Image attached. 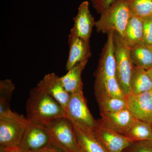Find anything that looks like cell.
Wrapping results in <instances>:
<instances>
[{
	"instance_id": "29",
	"label": "cell",
	"mask_w": 152,
	"mask_h": 152,
	"mask_svg": "<svg viewBox=\"0 0 152 152\" xmlns=\"http://www.w3.org/2000/svg\"><path fill=\"white\" fill-rule=\"evenodd\" d=\"M147 71V72H148V75L151 78V80L152 81V67L150 68V69H149Z\"/></svg>"
},
{
	"instance_id": "27",
	"label": "cell",
	"mask_w": 152,
	"mask_h": 152,
	"mask_svg": "<svg viewBox=\"0 0 152 152\" xmlns=\"http://www.w3.org/2000/svg\"><path fill=\"white\" fill-rule=\"evenodd\" d=\"M36 152H67L61 147L57 145L54 142Z\"/></svg>"
},
{
	"instance_id": "4",
	"label": "cell",
	"mask_w": 152,
	"mask_h": 152,
	"mask_svg": "<svg viewBox=\"0 0 152 152\" xmlns=\"http://www.w3.org/2000/svg\"><path fill=\"white\" fill-rule=\"evenodd\" d=\"M114 34V31L107 34V39L102 50L97 68L94 75L96 97L104 94L110 79L116 77Z\"/></svg>"
},
{
	"instance_id": "32",
	"label": "cell",
	"mask_w": 152,
	"mask_h": 152,
	"mask_svg": "<svg viewBox=\"0 0 152 152\" xmlns=\"http://www.w3.org/2000/svg\"><path fill=\"white\" fill-rule=\"evenodd\" d=\"M151 125H152V122L151 123Z\"/></svg>"
},
{
	"instance_id": "1",
	"label": "cell",
	"mask_w": 152,
	"mask_h": 152,
	"mask_svg": "<svg viewBox=\"0 0 152 152\" xmlns=\"http://www.w3.org/2000/svg\"><path fill=\"white\" fill-rule=\"evenodd\" d=\"M26 110L29 121L46 126L55 120L66 118L62 106L37 86L30 91Z\"/></svg>"
},
{
	"instance_id": "23",
	"label": "cell",
	"mask_w": 152,
	"mask_h": 152,
	"mask_svg": "<svg viewBox=\"0 0 152 152\" xmlns=\"http://www.w3.org/2000/svg\"><path fill=\"white\" fill-rule=\"evenodd\" d=\"M131 12L142 18L152 15V0H125Z\"/></svg>"
},
{
	"instance_id": "3",
	"label": "cell",
	"mask_w": 152,
	"mask_h": 152,
	"mask_svg": "<svg viewBox=\"0 0 152 152\" xmlns=\"http://www.w3.org/2000/svg\"><path fill=\"white\" fill-rule=\"evenodd\" d=\"M131 14L125 0H116L100 14L95 26L98 32L108 34L116 32L123 37Z\"/></svg>"
},
{
	"instance_id": "19",
	"label": "cell",
	"mask_w": 152,
	"mask_h": 152,
	"mask_svg": "<svg viewBox=\"0 0 152 152\" xmlns=\"http://www.w3.org/2000/svg\"><path fill=\"white\" fill-rule=\"evenodd\" d=\"M74 129L79 146L84 152H107L96 138L94 133L85 132L75 127Z\"/></svg>"
},
{
	"instance_id": "20",
	"label": "cell",
	"mask_w": 152,
	"mask_h": 152,
	"mask_svg": "<svg viewBox=\"0 0 152 152\" xmlns=\"http://www.w3.org/2000/svg\"><path fill=\"white\" fill-rule=\"evenodd\" d=\"M125 136L130 139L133 142L151 140V124L136 119Z\"/></svg>"
},
{
	"instance_id": "8",
	"label": "cell",
	"mask_w": 152,
	"mask_h": 152,
	"mask_svg": "<svg viewBox=\"0 0 152 152\" xmlns=\"http://www.w3.org/2000/svg\"><path fill=\"white\" fill-rule=\"evenodd\" d=\"M53 142L46 126L30 121L19 149L22 152H36Z\"/></svg>"
},
{
	"instance_id": "7",
	"label": "cell",
	"mask_w": 152,
	"mask_h": 152,
	"mask_svg": "<svg viewBox=\"0 0 152 152\" xmlns=\"http://www.w3.org/2000/svg\"><path fill=\"white\" fill-rule=\"evenodd\" d=\"M46 127L54 142L66 152L80 151L73 125L66 118L55 120Z\"/></svg>"
},
{
	"instance_id": "10",
	"label": "cell",
	"mask_w": 152,
	"mask_h": 152,
	"mask_svg": "<svg viewBox=\"0 0 152 152\" xmlns=\"http://www.w3.org/2000/svg\"><path fill=\"white\" fill-rule=\"evenodd\" d=\"M73 20L74 24L70 33L84 40L90 42L96 22L90 12L88 1H84L80 5L77 13Z\"/></svg>"
},
{
	"instance_id": "2",
	"label": "cell",
	"mask_w": 152,
	"mask_h": 152,
	"mask_svg": "<svg viewBox=\"0 0 152 152\" xmlns=\"http://www.w3.org/2000/svg\"><path fill=\"white\" fill-rule=\"evenodd\" d=\"M29 121L11 111L0 116V151L19 148Z\"/></svg>"
},
{
	"instance_id": "26",
	"label": "cell",
	"mask_w": 152,
	"mask_h": 152,
	"mask_svg": "<svg viewBox=\"0 0 152 152\" xmlns=\"http://www.w3.org/2000/svg\"><path fill=\"white\" fill-rule=\"evenodd\" d=\"M93 7L98 14H101L108 8L116 0H90Z\"/></svg>"
},
{
	"instance_id": "18",
	"label": "cell",
	"mask_w": 152,
	"mask_h": 152,
	"mask_svg": "<svg viewBox=\"0 0 152 152\" xmlns=\"http://www.w3.org/2000/svg\"><path fill=\"white\" fill-rule=\"evenodd\" d=\"M131 92L138 94L152 91V81L147 71L142 68H133L130 82Z\"/></svg>"
},
{
	"instance_id": "28",
	"label": "cell",
	"mask_w": 152,
	"mask_h": 152,
	"mask_svg": "<svg viewBox=\"0 0 152 152\" xmlns=\"http://www.w3.org/2000/svg\"><path fill=\"white\" fill-rule=\"evenodd\" d=\"M1 152H22L19 148L12 149L0 151Z\"/></svg>"
},
{
	"instance_id": "25",
	"label": "cell",
	"mask_w": 152,
	"mask_h": 152,
	"mask_svg": "<svg viewBox=\"0 0 152 152\" xmlns=\"http://www.w3.org/2000/svg\"><path fill=\"white\" fill-rule=\"evenodd\" d=\"M143 42L152 47V15L143 18Z\"/></svg>"
},
{
	"instance_id": "11",
	"label": "cell",
	"mask_w": 152,
	"mask_h": 152,
	"mask_svg": "<svg viewBox=\"0 0 152 152\" xmlns=\"http://www.w3.org/2000/svg\"><path fill=\"white\" fill-rule=\"evenodd\" d=\"M127 109L138 120L152 122V96L151 91L126 97Z\"/></svg>"
},
{
	"instance_id": "21",
	"label": "cell",
	"mask_w": 152,
	"mask_h": 152,
	"mask_svg": "<svg viewBox=\"0 0 152 152\" xmlns=\"http://www.w3.org/2000/svg\"><path fill=\"white\" fill-rule=\"evenodd\" d=\"M15 86L10 79L0 81V116L11 111L10 103Z\"/></svg>"
},
{
	"instance_id": "12",
	"label": "cell",
	"mask_w": 152,
	"mask_h": 152,
	"mask_svg": "<svg viewBox=\"0 0 152 152\" xmlns=\"http://www.w3.org/2000/svg\"><path fill=\"white\" fill-rule=\"evenodd\" d=\"M100 114V121L104 126L125 136L136 119L127 108L115 112H102Z\"/></svg>"
},
{
	"instance_id": "30",
	"label": "cell",
	"mask_w": 152,
	"mask_h": 152,
	"mask_svg": "<svg viewBox=\"0 0 152 152\" xmlns=\"http://www.w3.org/2000/svg\"><path fill=\"white\" fill-rule=\"evenodd\" d=\"M79 152H84L83 151V150H82L81 149L80 151H79Z\"/></svg>"
},
{
	"instance_id": "5",
	"label": "cell",
	"mask_w": 152,
	"mask_h": 152,
	"mask_svg": "<svg viewBox=\"0 0 152 152\" xmlns=\"http://www.w3.org/2000/svg\"><path fill=\"white\" fill-rule=\"evenodd\" d=\"M65 112L66 118L74 127L94 134L98 121L94 118L89 110L83 91L71 94Z\"/></svg>"
},
{
	"instance_id": "6",
	"label": "cell",
	"mask_w": 152,
	"mask_h": 152,
	"mask_svg": "<svg viewBox=\"0 0 152 152\" xmlns=\"http://www.w3.org/2000/svg\"><path fill=\"white\" fill-rule=\"evenodd\" d=\"M114 49L116 65V77L121 89L126 96L132 94L130 85L134 66L130 57L129 48L123 37L114 32Z\"/></svg>"
},
{
	"instance_id": "16",
	"label": "cell",
	"mask_w": 152,
	"mask_h": 152,
	"mask_svg": "<svg viewBox=\"0 0 152 152\" xmlns=\"http://www.w3.org/2000/svg\"><path fill=\"white\" fill-rule=\"evenodd\" d=\"M143 19L131 12L123 39L129 48L143 42Z\"/></svg>"
},
{
	"instance_id": "15",
	"label": "cell",
	"mask_w": 152,
	"mask_h": 152,
	"mask_svg": "<svg viewBox=\"0 0 152 152\" xmlns=\"http://www.w3.org/2000/svg\"><path fill=\"white\" fill-rule=\"evenodd\" d=\"M88 61L82 62L77 64L60 80L63 86L70 94L83 91V84L81 79L82 72L86 65Z\"/></svg>"
},
{
	"instance_id": "24",
	"label": "cell",
	"mask_w": 152,
	"mask_h": 152,
	"mask_svg": "<svg viewBox=\"0 0 152 152\" xmlns=\"http://www.w3.org/2000/svg\"><path fill=\"white\" fill-rule=\"evenodd\" d=\"M126 152H152V140L133 142L126 149Z\"/></svg>"
},
{
	"instance_id": "31",
	"label": "cell",
	"mask_w": 152,
	"mask_h": 152,
	"mask_svg": "<svg viewBox=\"0 0 152 152\" xmlns=\"http://www.w3.org/2000/svg\"><path fill=\"white\" fill-rule=\"evenodd\" d=\"M151 95L152 96V91H151Z\"/></svg>"
},
{
	"instance_id": "13",
	"label": "cell",
	"mask_w": 152,
	"mask_h": 152,
	"mask_svg": "<svg viewBox=\"0 0 152 152\" xmlns=\"http://www.w3.org/2000/svg\"><path fill=\"white\" fill-rule=\"evenodd\" d=\"M37 86L42 91L53 98L65 110L71 94L63 86L60 77L54 73L47 74L38 83Z\"/></svg>"
},
{
	"instance_id": "14",
	"label": "cell",
	"mask_w": 152,
	"mask_h": 152,
	"mask_svg": "<svg viewBox=\"0 0 152 152\" xmlns=\"http://www.w3.org/2000/svg\"><path fill=\"white\" fill-rule=\"evenodd\" d=\"M69 53L66 64L69 71L77 64L88 61L91 56L90 42L82 39L70 33L68 37Z\"/></svg>"
},
{
	"instance_id": "17",
	"label": "cell",
	"mask_w": 152,
	"mask_h": 152,
	"mask_svg": "<svg viewBox=\"0 0 152 152\" xmlns=\"http://www.w3.org/2000/svg\"><path fill=\"white\" fill-rule=\"evenodd\" d=\"M130 57L133 65L148 70L152 67V47L144 42L129 48Z\"/></svg>"
},
{
	"instance_id": "22",
	"label": "cell",
	"mask_w": 152,
	"mask_h": 152,
	"mask_svg": "<svg viewBox=\"0 0 152 152\" xmlns=\"http://www.w3.org/2000/svg\"><path fill=\"white\" fill-rule=\"evenodd\" d=\"M100 113L115 112L127 108L126 99L109 96L97 97Z\"/></svg>"
},
{
	"instance_id": "9",
	"label": "cell",
	"mask_w": 152,
	"mask_h": 152,
	"mask_svg": "<svg viewBox=\"0 0 152 152\" xmlns=\"http://www.w3.org/2000/svg\"><path fill=\"white\" fill-rule=\"evenodd\" d=\"M98 123L94 134L107 152H123L133 142L126 136L107 128L100 121Z\"/></svg>"
}]
</instances>
